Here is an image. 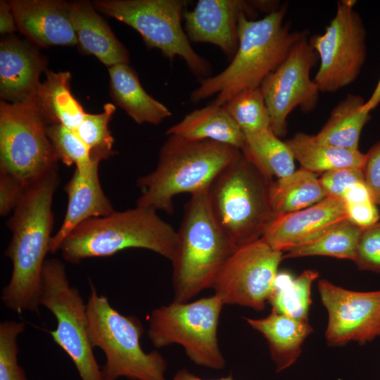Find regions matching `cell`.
<instances>
[{
    "instance_id": "6da1fadb",
    "label": "cell",
    "mask_w": 380,
    "mask_h": 380,
    "mask_svg": "<svg viewBox=\"0 0 380 380\" xmlns=\"http://www.w3.org/2000/svg\"><path fill=\"white\" fill-rule=\"evenodd\" d=\"M58 183L54 170L26 187L7 222L12 238L5 255L12 262L8 284L1 299L17 313L39 312L42 273L46 255L50 253L53 213L52 202Z\"/></svg>"
},
{
    "instance_id": "7a4b0ae2",
    "label": "cell",
    "mask_w": 380,
    "mask_h": 380,
    "mask_svg": "<svg viewBox=\"0 0 380 380\" xmlns=\"http://www.w3.org/2000/svg\"><path fill=\"white\" fill-rule=\"evenodd\" d=\"M286 7L282 6L260 20L242 14L239 19V46L230 63L222 72L203 78L190 96L194 103L216 95L213 102L224 106L234 95L260 87L262 81L286 58L294 45L307 36L291 31L284 22Z\"/></svg>"
},
{
    "instance_id": "3957f363",
    "label": "cell",
    "mask_w": 380,
    "mask_h": 380,
    "mask_svg": "<svg viewBox=\"0 0 380 380\" xmlns=\"http://www.w3.org/2000/svg\"><path fill=\"white\" fill-rule=\"evenodd\" d=\"M241 150L220 142L169 135L159 152L156 169L138 179L141 195L137 206L174 212V197L208 189Z\"/></svg>"
},
{
    "instance_id": "277c9868",
    "label": "cell",
    "mask_w": 380,
    "mask_h": 380,
    "mask_svg": "<svg viewBox=\"0 0 380 380\" xmlns=\"http://www.w3.org/2000/svg\"><path fill=\"white\" fill-rule=\"evenodd\" d=\"M177 243V232L156 210L136 206L86 220L65 239L59 251L72 264L131 248L152 251L171 262Z\"/></svg>"
},
{
    "instance_id": "5b68a950",
    "label": "cell",
    "mask_w": 380,
    "mask_h": 380,
    "mask_svg": "<svg viewBox=\"0 0 380 380\" xmlns=\"http://www.w3.org/2000/svg\"><path fill=\"white\" fill-rule=\"evenodd\" d=\"M236 250L217 224L208 189L191 194L177 232L172 265L175 303H187L213 288L221 270Z\"/></svg>"
},
{
    "instance_id": "8992f818",
    "label": "cell",
    "mask_w": 380,
    "mask_h": 380,
    "mask_svg": "<svg viewBox=\"0 0 380 380\" xmlns=\"http://www.w3.org/2000/svg\"><path fill=\"white\" fill-rule=\"evenodd\" d=\"M272 182L241 151L208 188L214 217L236 249L262 238L275 217Z\"/></svg>"
},
{
    "instance_id": "52a82bcc",
    "label": "cell",
    "mask_w": 380,
    "mask_h": 380,
    "mask_svg": "<svg viewBox=\"0 0 380 380\" xmlns=\"http://www.w3.org/2000/svg\"><path fill=\"white\" fill-rule=\"evenodd\" d=\"M88 334L94 348L106 356L101 370L104 380L126 377L131 380H167V362L157 350L144 351L141 338L144 331L140 320L126 316L99 295L92 283L87 302Z\"/></svg>"
},
{
    "instance_id": "ba28073f",
    "label": "cell",
    "mask_w": 380,
    "mask_h": 380,
    "mask_svg": "<svg viewBox=\"0 0 380 380\" xmlns=\"http://www.w3.org/2000/svg\"><path fill=\"white\" fill-rule=\"evenodd\" d=\"M224 303L215 294L193 302L175 303L153 309L147 317V334L160 348L182 346L194 364L221 369L226 362L220 349L217 328Z\"/></svg>"
},
{
    "instance_id": "9c48e42d",
    "label": "cell",
    "mask_w": 380,
    "mask_h": 380,
    "mask_svg": "<svg viewBox=\"0 0 380 380\" xmlns=\"http://www.w3.org/2000/svg\"><path fill=\"white\" fill-rule=\"evenodd\" d=\"M46 126L34 96L19 103L1 101L0 171L25 187L57 170Z\"/></svg>"
},
{
    "instance_id": "30bf717a",
    "label": "cell",
    "mask_w": 380,
    "mask_h": 380,
    "mask_svg": "<svg viewBox=\"0 0 380 380\" xmlns=\"http://www.w3.org/2000/svg\"><path fill=\"white\" fill-rule=\"evenodd\" d=\"M95 9L138 32L146 44L167 58H182L198 77H209L210 65L192 48L182 25L183 0H96Z\"/></svg>"
},
{
    "instance_id": "8fae6325",
    "label": "cell",
    "mask_w": 380,
    "mask_h": 380,
    "mask_svg": "<svg viewBox=\"0 0 380 380\" xmlns=\"http://www.w3.org/2000/svg\"><path fill=\"white\" fill-rule=\"evenodd\" d=\"M39 304L56 317V328L49 333L72 361L81 380H104L89 337L87 303L70 286L65 266L57 258L44 264Z\"/></svg>"
},
{
    "instance_id": "7c38bea8",
    "label": "cell",
    "mask_w": 380,
    "mask_h": 380,
    "mask_svg": "<svg viewBox=\"0 0 380 380\" xmlns=\"http://www.w3.org/2000/svg\"><path fill=\"white\" fill-rule=\"evenodd\" d=\"M355 1L337 3L325 32L312 36L310 44L320 64L314 80L319 91L334 93L358 77L367 56L366 30Z\"/></svg>"
},
{
    "instance_id": "4fadbf2b",
    "label": "cell",
    "mask_w": 380,
    "mask_h": 380,
    "mask_svg": "<svg viewBox=\"0 0 380 380\" xmlns=\"http://www.w3.org/2000/svg\"><path fill=\"white\" fill-rule=\"evenodd\" d=\"M283 253L263 239L237 248L225 262L213 286L224 305L262 310L274 291Z\"/></svg>"
},
{
    "instance_id": "5bb4252c",
    "label": "cell",
    "mask_w": 380,
    "mask_h": 380,
    "mask_svg": "<svg viewBox=\"0 0 380 380\" xmlns=\"http://www.w3.org/2000/svg\"><path fill=\"white\" fill-rule=\"evenodd\" d=\"M318 56L305 36L292 48L284 62L260 84L271 120V129L279 138L287 132V118L299 106L304 111L315 108L319 90L310 71Z\"/></svg>"
},
{
    "instance_id": "9a60e30c",
    "label": "cell",
    "mask_w": 380,
    "mask_h": 380,
    "mask_svg": "<svg viewBox=\"0 0 380 380\" xmlns=\"http://www.w3.org/2000/svg\"><path fill=\"white\" fill-rule=\"evenodd\" d=\"M317 288L328 312V345L365 344L380 336V291H350L324 279L319 281Z\"/></svg>"
},
{
    "instance_id": "2e32d148",
    "label": "cell",
    "mask_w": 380,
    "mask_h": 380,
    "mask_svg": "<svg viewBox=\"0 0 380 380\" xmlns=\"http://www.w3.org/2000/svg\"><path fill=\"white\" fill-rule=\"evenodd\" d=\"M346 219L345 203L327 197L303 210L275 216L262 239L283 253L315 241Z\"/></svg>"
},
{
    "instance_id": "e0dca14e",
    "label": "cell",
    "mask_w": 380,
    "mask_h": 380,
    "mask_svg": "<svg viewBox=\"0 0 380 380\" xmlns=\"http://www.w3.org/2000/svg\"><path fill=\"white\" fill-rule=\"evenodd\" d=\"M242 14L250 19L256 16L251 1L198 0L192 11L184 13L185 32L189 41L214 44L233 58L239 46L238 24Z\"/></svg>"
},
{
    "instance_id": "ac0fdd59",
    "label": "cell",
    "mask_w": 380,
    "mask_h": 380,
    "mask_svg": "<svg viewBox=\"0 0 380 380\" xmlns=\"http://www.w3.org/2000/svg\"><path fill=\"white\" fill-rule=\"evenodd\" d=\"M8 3L17 28L36 44H77L70 18V3L58 0H11Z\"/></svg>"
},
{
    "instance_id": "d6986e66",
    "label": "cell",
    "mask_w": 380,
    "mask_h": 380,
    "mask_svg": "<svg viewBox=\"0 0 380 380\" xmlns=\"http://www.w3.org/2000/svg\"><path fill=\"white\" fill-rule=\"evenodd\" d=\"M46 60L30 44L13 36L0 43V96L1 101L19 103L34 96L46 70Z\"/></svg>"
},
{
    "instance_id": "ffe728a7",
    "label": "cell",
    "mask_w": 380,
    "mask_h": 380,
    "mask_svg": "<svg viewBox=\"0 0 380 380\" xmlns=\"http://www.w3.org/2000/svg\"><path fill=\"white\" fill-rule=\"evenodd\" d=\"M99 165L88 172L75 168L64 190L68 195V207L62 224L52 236L50 253L59 251L65 239L86 220L104 217L115 210L105 195L99 181Z\"/></svg>"
},
{
    "instance_id": "44dd1931",
    "label": "cell",
    "mask_w": 380,
    "mask_h": 380,
    "mask_svg": "<svg viewBox=\"0 0 380 380\" xmlns=\"http://www.w3.org/2000/svg\"><path fill=\"white\" fill-rule=\"evenodd\" d=\"M70 13L77 44L84 53L96 56L109 68L129 63L127 49L99 15L92 3L70 2Z\"/></svg>"
},
{
    "instance_id": "7402d4cb",
    "label": "cell",
    "mask_w": 380,
    "mask_h": 380,
    "mask_svg": "<svg viewBox=\"0 0 380 380\" xmlns=\"http://www.w3.org/2000/svg\"><path fill=\"white\" fill-rule=\"evenodd\" d=\"M244 319L266 338L277 372L294 364L300 355L304 341L313 331L308 320L297 319L272 310L264 318Z\"/></svg>"
},
{
    "instance_id": "603a6c76",
    "label": "cell",
    "mask_w": 380,
    "mask_h": 380,
    "mask_svg": "<svg viewBox=\"0 0 380 380\" xmlns=\"http://www.w3.org/2000/svg\"><path fill=\"white\" fill-rule=\"evenodd\" d=\"M108 72L112 99L137 123L158 125L172 115L165 105L144 90L137 74L128 63L111 66Z\"/></svg>"
},
{
    "instance_id": "cb8c5ba5",
    "label": "cell",
    "mask_w": 380,
    "mask_h": 380,
    "mask_svg": "<svg viewBox=\"0 0 380 380\" xmlns=\"http://www.w3.org/2000/svg\"><path fill=\"white\" fill-rule=\"evenodd\" d=\"M167 135L194 141L210 140L236 147L243 151L246 146L244 134L224 106L212 103L186 115L171 126Z\"/></svg>"
},
{
    "instance_id": "d4e9b609",
    "label": "cell",
    "mask_w": 380,
    "mask_h": 380,
    "mask_svg": "<svg viewBox=\"0 0 380 380\" xmlns=\"http://www.w3.org/2000/svg\"><path fill=\"white\" fill-rule=\"evenodd\" d=\"M46 79L41 82L34 97L46 124H61L75 130L86 113L70 91L71 74L68 72L45 71Z\"/></svg>"
},
{
    "instance_id": "484cf974",
    "label": "cell",
    "mask_w": 380,
    "mask_h": 380,
    "mask_svg": "<svg viewBox=\"0 0 380 380\" xmlns=\"http://www.w3.org/2000/svg\"><path fill=\"white\" fill-rule=\"evenodd\" d=\"M285 142L301 168L315 174L341 168H362L364 165L365 154L360 150L324 144L317 141L313 135L297 132Z\"/></svg>"
},
{
    "instance_id": "4316f807",
    "label": "cell",
    "mask_w": 380,
    "mask_h": 380,
    "mask_svg": "<svg viewBox=\"0 0 380 380\" xmlns=\"http://www.w3.org/2000/svg\"><path fill=\"white\" fill-rule=\"evenodd\" d=\"M365 101L359 95L349 94L331 110L321 130L314 135L322 144L348 149L359 150L362 129L370 119L363 109Z\"/></svg>"
},
{
    "instance_id": "83f0119b",
    "label": "cell",
    "mask_w": 380,
    "mask_h": 380,
    "mask_svg": "<svg viewBox=\"0 0 380 380\" xmlns=\"http://www.w3.org/2000/svg\"><path fill=\"white\" fill-rule=\"evenodd\" d=\"M327 197L319 179L303 168L272 181L270 186V204L275 216L303 210Z\"/></svg>"
},
{
    "instance_id": "f1b7e54d",
    "label": "cell",
    "mask_w": 380,
    "mask_h": 380,
    "mask_svg": "<svg viewBox=\"0 0 380 380\" xmlns=\"http://www.w3.org/2000/svg\"><path fill=\"white\" fill-rule=\"evenodd\" d=\"M246 146L242 151L269 179L286 177L295 172V158L286 144L268 128L245 136Z\"/></svg>"
},
{
    "instance_id": "f546056e",
    "label": "cell",
    "mask_w": 380,
    "mask_h": 380,
    "mask_svg": "<svg viewBox=\"0 0 380 380\" xmlns=\"http://www.w3.org/2000/svg\"><path fill=\"white\" fill-rule=\"evenodd\" d=\"M318 276L317 271L311 270H305L296 279L286 273H278L274 291L268 299L272 310L297 319L308 320L311 286Z\"/></svg>"
},
{
    "instance_id": "4dcf8cb0",
    "label": "cell",
    "mask_w": 380,
    "mask_h": 380,
    "mask_svg": "<svg viewBox=\"0 0 380 380\" xmlns=\"http://www.w3.org/2000/svg\"><path fill=\"white\" fill-rule=\"evenodd\" d=\"M362 232L346 219L315 241L288 251L284 258L323 255L354 261Z\"/></svg>"
},
{
    "instance_id": "1f68e13d",
    "label": "cell",
    "mask_w": 380,
    "mask_h": 380,
    "mask_svg": "<svg viewBox=\"0 0 380 380\" xmlns=\"http://www.w3.org/2000/svg\"><path fill=\"white\" fill-rule=\"evenodd\" d=\"M224 106L245 136L271 128L270 116L260 87L239 92Z\"/></svg>"
},
{
    "instance_id": "d6a6232c",
    "label": "cell",
    "mask_w": 380,
    "mask_h": 380,
    "mask_svg": "<svg viewBox=\"0 0 380 380\" xmlns=\"http://www.w3.org/2000/svg\"><path fill=\"white\" fill-rule=\"evenodd\" d=\"M115 111V106L113 103H106L102 113H86L79 127L74 130L88 147L94 161L100 163L115 153L114 139L108 129L109 121Z\"/></svg>"
},
{
    "instance_id": "836d02e7",
    "label": "cell",
    "mask_w": 380,
    "mask_h": 380,
    "mask_svg": "<svg viewBox=\"0 0 380 380\" xmlns=\"http://www.w3.org/2000/svg\"><path fill=\"white\" fill-rule=\"evenodd\" d=\"M47 136L58 160L68 166L75 165L77 169L89 171L99 162L91 160L88 147L75 131L61 124L46 126Z\"/></svg>"
},
{
    "instance_id": "e575fe53",
    "label": "cell",
    "mask_w": 380,
    "mask_h": 380,
    "mask_svg": "<svg viewBox=\"0 0 380 380\" xmlns=\"http://www.w3.org/2000/svg\"><path fill=\"white\" fill-rule=\"evenodd\" d=\"M25 328L22 322L6 320L0 323V380H27L18 362L17 339Z\"/></svg>"
},
{
    "instance_id": "d590c367",
    "label": "cell",
    "mask_w": 380,
    "mask_h": 380,
    "mask_svg": "<svg viewBox=\"0 0 380 380\" xmlns=\"http://www.w3.org/2000/svg\"><path fill=\"white\" fill-rule=\"evenodd\" d=\"M354 262L360 270L380 273V219L363 229Z\"/></svg>"
},
{
    "instance_id": "8d00e7d4",
    "label": "cell",
    "mask_w": 380,
    "mask_h": 380,
    "mask_svg": "<svg viewBox=\"0 0 380 380\" xmlns=\"http://www.w3.org/2000/svg\"><path fill=\"white\" fill-rule=\"evenodd\" d=\"M319 182L327 197L343 201L348 189L365 182L364 173L360 167L336 169L324 172Z\"/></svg>"
},
{
    "instance_id": "74e56055",
    "label": "cell",
    "mask_w": 380,
    "mask_h": 380,
    "mask_svg": "<svg viewBox=\"0 0 380 380\" xmlns=\"http://www.w3.org/2000/svg\"><path fill=\"white\" fill-rule=\"evenodd\" d=\"M362 170L372 199L376 205H380V141L365 154Z\"/></svg>"
},
{
    "instance_id": "f35d334b",
    "label": "cell",
    "mask_w": 380,
    "mask_h": 380,
    "mask_svg": "<svg viewBox=\"0 0 380 380\" xmlns=\"http://www.w3.org/2000/svg\"><path fill=\"white\" fill-rule=\"evenodd\" d=\"M26 187L10 174L0 171V213L6 215L13 211Z\"/></svg>"
},
{
    "instance_id": "ab89813d",
    "label": "cell",
    "mask_w": 380,
    "mask_h": 380,
    "mask_svg": "<svg viewBox=\"0 0 380 380\" xmlns=\"http://www.w3.org/2000/svg\"><path fill=\"white\" fill-rule=\"evenodd\" d=\"M346 208L348 220L363 229L374 224L380 219L376 205L373 201L347 204Z\"/></svg>"
},
{
    "instance_id": "60d3db41",
    "label": "cell",
    "mask_w": 380,
    "mask_h": 380,
    "mask_svg": "<svg viewBox=\"0 0 380 380\" xmlns=\"http://www.w3.org/2000/svg\"><path fill=\"white\" fill-rule=\"evenodd\" d=\"M343 201L346 205L373 201L365 182L358 183L348 189Z\"/></svg>"
},
{
    "instance_id": "b9f144b4",
    "label": "cell",
    "mask_w": 380,
    "mask_h": 380,
    "mask_svg": "<svg viewBox=\"0 0 380 380\" xmlns=\"http://www.w3.org/2000/svg\"><path fill=\"white\" fill-rule=\"evenodd\" d=\"M17 26L14 15L8 1H0V32L1 34H11Z\"/></svg>"
},
{
    "instance_id": "7bdbcfd3",
    "label": "cell",
    "mask_w": 380,
    "mask_h": 380,
    "mask_svg": "<svg viewBox=\"0 0 380 380\" xmlns=\"http://www.w3.org/2000/svg\"><path fill=\"white\" fill-rule=\"evenodd\" d=\"M173 380H234V379L232 375H228L216 379H203L190 372L186 369H182L176 372Z\"/></svg>"
},
{
    "instance_id": "ee69618b",
    "label": "cell",
    "mask_w": 380,
    "mask_h": 380,
    "mask_svg": "<svg viewBox=\"0 0 380 380\" xmlns=\"http://www.w3.org/2000/svg\"><path fill=\"white\" fill-rule=\"evenodd\" d=\"M380 103V80L369 99L365 101L363 109L370 113Z\"/></svg>"
}]
</instances>
